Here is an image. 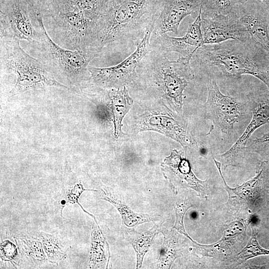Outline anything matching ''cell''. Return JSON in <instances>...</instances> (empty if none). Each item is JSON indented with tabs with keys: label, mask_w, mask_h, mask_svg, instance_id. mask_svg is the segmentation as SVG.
<instances>
[{
	"label": "cell",
	"mask_w": 269,
	"mask_h": 269,
	"mask_svg": "<svg viewBox=\"0 0 269 269\" xmlns=\"http://www.w3.org/2000/svg\"><path fill=\"white\" fill-rule=\"evenodd\" d=\"M150 0H124L106 8L93 22L87 49L98 57L143 37L157 17L146 14Z\"/></svg>",
	"instance_id": "6da1fadb"
},
{
	"label": "cell",
	"mask_w": 269,
	"mask_h": 269,
	"mask_svg": "<svg viewBox=\"0 0 269 269\" xmlns=\"http://www.w3.org/2000/svg\"><path fill=\"white\" fill-rule=\"evenodd\" d=\"M195 54L200 64L211 73L226 77L252 75L269 90V55L251 39L204 44Z\"/></svg>",
	"instance_id": "7a4b0ae2"
},
{
	"label": "cell",
	"mask_w": 269,
	"mask_h": 269,
	"mask_svg": "<svg viewBox=\"0 0 269 269\" xmlns=\"http://www.w3.org/2000/svg\"><path fill=\"white\" fill-rule=\"evenodd\" d=\"M0 67L1 74L12 82L9 89L10 96L44 92L48 89L71 90L57 80L46 66L26 52L16 39L0 38Z\"/></svg>",
	"instance_id": "3957f363"
},
{
	"label": "cell",
	"mask_w": 269,
	"mask_h": 269,
	"mask_svg": "<svg viewBox=\"0 0 269 269\" xmlns=\"http://www.w3.org/2000/svg\"><path fill=\"white\" fill-rule=\"evenodd\" d=\"M25 46L24 50L43 63L56 79L62 78L72 85H78L90 76L89 64L97 57L91 53L60 46L49 35L45 27L36 40Z\"/></svg>",
	"instance_id": "277c9868"
},
{
	"label": "cell",
	"mask_w": 269,
	"mask_h": 269,
	"mask_svg": "<svg viewBox=\"0 0 269 269\" xmlns=\"http://www.w3.org/2000/svg\"><path fill=\"white\" fill-rule=\"evenodd\" d=\"M45 25L34 0H0V38L26 43L36 40Z\"/></svg>",
	"instance_id": "5b68a950"
},
{
	"label": "cell",
	"mask_w": 269,
	"mask_h": 269,
	"mask_svg": "<svg viewBox=\"0 0 269 269\" xmlns=\"http://www.w3.org/2000/svg\"><path fill=\"white\" fill-rule=\"evenodd\" d=\"M51 38L60 46L87 52V42L93 21L71 1L56 15L43 18Z\"/></svg>",
	"instance_id": "8992f818"
},
{
	"label": "cell",
	"mask_w": 269,
	"mask_h": 269,
	"mask_svg": "<svg viewBox=\"0 0 269 269\" xmlns=\"http://www.w3.org/2000/svg\"><path fill=\"white\" fill-rule=\"evenodd\" d=\"M154 24L146 28L144 35L135 51L120 63L109 67L89 66L90 77L101 87L118 89L132 81L136 76V68L150 50L149 39Z\"/></svg>",
	"instance_id": "52a82bcc"
},
{
	"label": "cell",
	"mask_w": 269,
	"mask_h": 269,
	"mask_svg": "<svg viewBox=\"0 0 269 269\" xmlns=\"http://www.w3.org/2000/svg\"><path fill=\"white\" fill-rule=\"evenodd\" d=\"M207 90L204 105L206 118L212 122L214 128L231 134L242 115L243 104L238 98L223 94L212 77L208 79Z\"/></svg>",
	"instance_id": "ba28073f"
},
{
	"label": "cell",
	"mask_w": 269,
	"mask_h": 269,
	"mask_svg": "<svg viewBox=\"0 0 269 269\" xmlns=\"http://www.w3.org/2000/svg\"><path fill=\"white\" fill-rule=\"evenodd\" d=\"M155 67L162 76L163 89L166 98L177 112L181 111L183 91L188 80L194 78L190 66L191 58L179 56L174 61L169 60L165 55L156 56Z\"/></svg>",
	"instance_id": "9c48e42d"
},
{
	"label": "cell",
	"mask_w": 269,
	"mask_h": 269,
	"mask_svg": "<svg viewBox=\"0 0 269 269\" xmlns=\"http://www.w3.org/2000/svg\"><path fill=\"white\" fill-rule=\"evenodd\" d=\"M201 27L204 44H218L229 40L251 39L246 26L236 16L203 11Z\"/></svg>",
	"instance_id": "30bf717a"
},
{
	"label": "cell",
	"mask_w": 269,
	"mask_h": 269,
	"mask_svg": "<svg viewBox=\"0 0 269 269\" xmlns=\"http://www.w3.org/2000/svg\"><path fill=\"white\" fill-rule=\"evenodd\" d=\"M252 106V118L243 134L226 152L219 156L220 162L225 167L236 166L243 157L247 143L254 132L269 121V98L266 94L249 95Z\"/></svg>",
	"instance_id": "8fae6325"
},
{
	"label": "cell",
	"mask_w": 269,
	"mask_h": 269,
	"mask_svg": "<svg viewBox=\"0 0 269 269\" xmlns=\"http://www.w3.org/2000/svg\"><path fill=\"white\" fill-rule=\"evenodd\" d=\"M165 177L174 188H190L198 192L201 197L208 195V180H201L192 172L189 161L183 158L177 150H172L161 164Z\"/></svg>",
	"instance_id": "7c38bea8"
},
{
	"label": "cell",
	"mask_w": 269,
	"mask_h": 269,
	"mask_svg": "<svg viewBox=\"0 0 269 269\" xmlns=\"http://www.w3.org/2000/svg\"><path fill=\"white\" fill-rule=\"evenodd\" d=\"M201 5V0H167L153 30L158 35L168 32L177 34L182 20L188 15L197 16Z\"/></svg>",
	"instance_id": "4fadbf2b"
},
{
	"label": "cell",
	"mask_w": 269,
	"mask_h": 269,
	"mask_svg": "<svg viewBox=\"0 0 269 269\" xmlns=\"http://www.w3.org/2000/svg\"><path fill=\"white\" fill-rule=\"evenodd\" d=\"M202 5L195 21L190 24L185 35L174 37L166 33L158 35L157 42L166 52H174L180 56L192 58L197 50L204 44L201 31Z\"/></svg>",
	"instance_id": "5bb4252c"
},
{
	"label": "cell",
	"mask_w": 269,
	"mask_h": 269,
	"mask_svg": "<svg viewBox=\"0 0 269 269\" xmlns=\"http://www.w3.org/2000/svg\"><path fill=\"white\" fill-rule=\"evenodd\" d=\"M238 18L247 28L251 40L269 55V19L252 0L242 7Z\"/></svg>",
	"instance_id": "9a60e30c"
},
{
	"label": "cell",
	"mask_w": 269,
	"mask_h": 269,
	"mask_svg": "<svg viewBox=\"0 0 269 269\" xmlns=\"http://www.w3.org/2000/svg\"><path fill=\"white\" fill-rule=\"evenodd\" d=\"M152 116L159 123L143 120L144 123H141V130H154L160 132L178 142L184 147L190 146L195 143V140L189 133L186 123L183 120L173 118L169 115ZM147 118L149 119L147 117Z\"/></svg>",
	"instance_id": "2e32d148"
},
{
	"label": "cell",
	"mask_w": 269,
	"mask_h": 269,
	"mask_svg": "<svg viewBox=\"0 0 269 269\" xmlns=\"http://www.w3.org/2000/svg\"><path fill=\"white\" fill-rule=\"evenodd\" d=\"M111 101V109L113 115L115 135L119 136L123 134L122 123L125 116L133 104V100L129 95L125 86L118 89H111L108 93Z\"/></svg>",
	"instance_id": "e0dca14e"
},
{
	"label": "cell",
	"mask_w": 269,
	"mask_h": 269,
	"mask_svg": "<svg viewBox=\"0 0 269 269\" xmlns=\"http://www.w3.org/2000/svg\"><path fill=\"white\" fill-rule=\"evenodd\" d=\"M101 196L102 200L108 201L117 209L121 215L123 223L128 227H134L140 224L154 221L149 215L135 213L121 201L114 197L106 189H101Z\"/></svg>",
	"instance_id": "ac0fdd59"
},
{
	"label": "cell",
	"mask_w": 269,
	"mask_h": 269,
	"mask_svg": "<svg viewBox=\"0 0 269 269\" xmlns=\"http://www.w3.org/2000/svg\"><path fill=\"white\" fill-rule=\"evenodd\" d=\"M248 0H201L202 11L238 17L243 5Z\"/></svg>",
	"instance_id": "d6986e66"
},
{
	"label": "cell",
	"mask_w": 269,
	"mask_h": 269,
	"mask_svg": "<svg viewBox=\"0 0 269 269\" xmlns=\"http://www.w3.org/2000/svg\"><path fill=\"white\" fill-rule=\"evenodd\" d=\"M161 232L164 235V242L159 257L157 268L169 269L175 259L179 256L177 254V241L169 233L163 230Z\"/></svg>",
	"instance_id": "ffe728a7"
},
{
	"label": "cell",
	"mask_w": 269,
	"mask_h": 269,
	"mask_svg": "<svg viewBox=\"0 0 269 269\" xmlns=\"http://www.w3.org/2000/svg\"><path fill=\"white\" fill-rule=\"evenodd\" d=\"M252 236L247 246L238 255L239 264L259 256L269 255V250L263 248L258 241V232L256 228L252 226Z\"/></svg>",
	"instance_id": "44dd1931"
},
{
	"label": "cell",
	"mask_w": 269,
	"mask_h": 269,
	"mask_svg": "<svg viewBox=\"0 0 269 269\" xmlns=\"http://www.w3.org/2000/svg\"><path fill=\"white\" fill-rule=\"evenodd\" d=\"M41 234L44 248L50 262L55 263L65 258L58 239L44 233Z\"/></svg>",
	"instance_id": "7402d4cb"
},
{
	"label": "cell",
	"mask_w": 269,
	"mask_h": 269,
	"mask_svg": "<svg viewBox=\"0 0 269 269\" xmlns=\"http://www.w3.org/2000/svg\"><path fill=\"white\" fill-rule=\"evenodd\" d=\"M71 0H34L43 18L57 15Z\"/></svg>",
	"instance_id": "603a6c76"
},
{
	"label": "cell",
	"mask_w": 269,
	"mask_h": 269,
	"mask_svg": "<svg viewBox=\"0 0 269 269\" xmlns=\"http://www.w3.org/2000/svg\"><path fill=\"white\" fill-rule=\"evenodd\" d=\"M102 232L101 233V234ZM101 234L94 229L92 231V248L91 253L90 262L91 266H93L101 262L105 258L104 254V241L105 239L101 235Z\"/></svg>",
	"instance_id": "cb8c5ba5"
},
{
	"label": "cell",
	"mask_w": 269,
	"mask_h": 269,
	"mask_svg": "<svg viewBox=\"0 0 269 269\" xmlns=\"http://www.w3.org/2000/svg\"><path fill=\"white\" fill-rule=\"evenodd\" d=\"M156 233L149 236H142L133 241L132 245L136 254V268L141 267L143 259L148 251Z\"/></svg>",
	"instance_id": "d4e9b609"
},
{
	"label": "cell",
	"mask_w": 269,
	"mask_h": 269,
	"mask_svg": "<svg viewBox=\"0 0 269 269\" xmlns=\"http://www.w3.org/2000/svg\"><path fill=\"white\" fill-rule=\"evenodd\" d=\"M246 149L258 153L264 159L268 158L269 157V132L252 140Z\"/></svg>",
	"instance_id": "484cf974"
},
{
	"label": "cell",
	"mask_w": 269,
	"mask_h": 269,
	"mask_svg": "<svg viewBox=\"0 0 269 269\" xmlns=\"http://www.w3.org/2000/svg\"><path fill=\"white\" fill-rule=\"evenodd\" d=\"M192 205L188 203H182L177 204L175 207L176 213V222L173 228L177 230L180 233L183 234L189 238L192 242L198 244L193 241L187 233L184 226L183 219L187 210L192 207Z\"/></svg>",
	"instance_id": "4316f807"
},
{
	"label": "cell",
	"mask_w": 269,
	"mask_h": 269,
	"mask_svg": "<svg viewBox=\"0 0 269 269\" xmlns=\"http://www.w3.org/2000/svg\"><path fill=\"white\" fill-rule=\"evenodd\" d=\"M84 191H98L97 190L94 189H85L83 186V185L81 183H77L76 185H74V186L70 189L67 192L66 195V199L65 200L66 203H69V204H78L80 207L82 208V209L86 213L88 214L90 216L92 217L94 219L95 221L96 222V223L98 225V223L97 222V221L96 220V218L94 216L91 214L87 211H86L82 206V205L79 203L78 200L82 194V193Z\"/></svg>",
	"instance_id": "83f0119b"
},
{
	"label": "cell",
	"mask_w": 269,
	"mask_h": 269,
	"mask_svg": "<svg viewBox=\"0 0 269 269\" xmlns=\"http://www.w3.org/2000/svg\"><path fill=\"white\" fill-rule=\"evenodd\" d=\"M17 250L15 245L8 240L2 243L0 246V257L5 261H11L16 257Z\"/></svg>",
	"instance_id": "f1b7e54d"
},
{
	"label": "cell",
	"mask_w": 269,
	"mask_h": 269,
	"mask_svg": "<svg viewBox=\"0 0 269 269\" xmlns=\"http://www.w3.org/2000/svg\"><path fill=\"white\" fill-rule=\"evenodd\" d=\"M267 15L269 21V0H252Z\"/></svg>",
	"instance_id": "f546056e"
},
{
	"label": "cell",
	"mask_w": 269,
	"mask_h": 269,
	"mask_svg": "<svg viewBox=\"0 0 269 269\" xmlns=\"http://www.w3.org/2000/svg\"></svg>",
	"instance_id": "4dcf8cb0"
}]
</instances>
